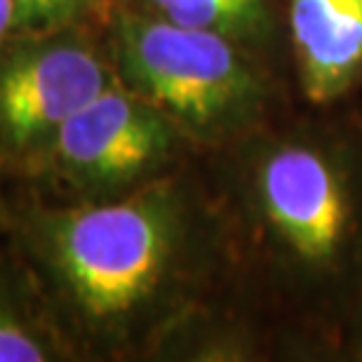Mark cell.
I'll list each match as a JSON object with an SVG mask.
<instances>
[{
  "label": "cell",
  "instance_id": "cell-11",
  "mask_svg": "<svg viewBox=\"0 0 362 362\" xmlns=\"http://www.w3.org/2000/svg\"><path fill=\"white\" fill-rule=\"evenodd\" d=\"M12 200H14V179L7 172L3 160H0V240L7 235V226H10Z\"/></svg>",
  "mask_w": 362,
  "mask_h": 362
},
{
  "label": "cell",
  "instance_id": "cell-1",
  "mask_svg": "<svg viewBox=\"0 0 362 362\" xmlns=\"http://www.w3.org/2000/svg\"><path fill=\"white\" fill-rule=\"evenodd\" d=\"M5 238L78 362L151 360L172 327L214 301L235 259L219 198L193 165L99 205H49L14 186Z\"/></svg>",
  "mask_w": 362,
  "mask_h": 362
},
{
  "label": "cell",
  "instance_id": "cell-8",
  "mask_svg": "<svg viewBox=\"0 0 362 362\" xmlns=\"http://www.w3.org/2000/svg\"><path fill=\"white\" fill-rule=\"evenodd\" d=\"M139 14L219 33L271 62L285 33V0H115Z\"/></svg>",
  "mask_w": 362,
  "mask_h": 362
},
{
  "label": "cell",
  "instance_id": "cell-6",
  "mask_svg": "<svg viewBox=\"0 0 362 362\" xmlns=\"http://www.w3.org/2000/svg\"><path fill=\"white\" fill-rule=\"evenodd\" d=\"M285 33L310 104H337L362 83V0H285Z\"/></svg>",
  "mask_w": 362,
  "mask_h": 362
},
{
  "label": "cell",
  "instance_id": "cell-9",
  "mask_svg": "<svg viewBox=\"0 0 362 362\" xmlns=\"http://www.w3.org/2000/svg\"><path fill=\"white\" fill-rule=\"evenodd\" d=\"M115 0H14L17 33L104 28Z\"/></svg>",
  "mask_w": 362,
  "mask_h": 362
},
{
  "label": "cell",
  "instance_id": "cell-10",
  "mask_svg": "<svg viewBox=\"0 0 362 362\" xmlns=\"http://www.w3.org/2000/svg\"><path fill=\"white\" fill-rule=\"evenodd\" d=\"M346 341H349L346 351L351 353V358L362 360V287L356 294V299H353L351 317L346 322Z\"/></svg>",
  "mask_w": 362,
  "mask_h": 362
},
{
  "label": "cell",
  "instance_id": "cell-7",
  "mask_svg": "<svg viewBox=\"0 0 362 362\" xmlns=\"http://www.w3.org/2000/svg\"><path fill=\"white\" fill-rule=\"evenodd\" d=\"M0 362H78L40 285L7 238L0 240Z\"/></svg>",
  "mask_w": 362,
  "mask_h": 362
},
{
  "label": "cell",
  "instance_id": "cell-12",
  "mask_svg": "<svg viewBox=\"0 0 362 362\" xmlns=\"http://www.w3.org/2000/svg\"><path fill=\"white\" fill-rule=\"evenodd\" d=\"M17 33V10L14 0H0V45Z\"/></svg>",
  "mask_w": 362,
  "mask_h": 362
},
{
  "label": "cell",
  "instance_id": "cell-2",
  "mask_svg": "<svg viewBox=\"0 0 362 362\" xmlns=\"http://www.w3.org/2000/svg\"><path fill=\"white\" fill-rule=\"evenodd\" d=\"M216 191L233 245L301 299L362 287V132L264 127L219 151Z\"/></svg>",
  "mask_w": 362,
  "mask_h": 362
},
{
  "label": "cell",
  "instance_id": "cell-4",
  "mask_svg": "<svg viewBox=\"0 0 362 362\" xmlns=\"http://www.w3.org/2000/svg\"><path fill=\"white\" fill-rule=\"evenodd\" d=\"M198 156L168 115L115 83L59 129L14 186L49 205H99L177 175Z\"/></svg>",
  "mask_w": 362,
  "mask_h": 362
},
{
  "label": "cell",
  "instance_id": "cell-5",
  "mask_svg": "<svg viewBox=\"0 0 362 362\" xmlns=\"http://www.w3.org/2000/svg\"><path fill=\"white\" fill-rule=\"evenodd\" d=\"M118 83L104 28L14 33L0 45V160L19 181L59 129Z\"/></svg>",
  "mask_w": 362,
  "mask_h": 362
},
{
  "label": "cell",
  "instance_id": "cell-3",
  "mask_svg": "<svg viewBox=\"0 0 362 362\" xmlns=\"http://www.w3.org/2000/svg\"><path fill=\"white\" fill-rule=\"evenodd\" d=\"M115 78L163 111L200 153L269 127L278 104L264 57L219 33L115 5L104 24Z\"/></svg>",
  "mask_w": 362,
  "mask_h": 362
}]
</instances>
